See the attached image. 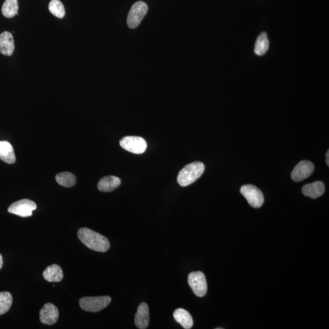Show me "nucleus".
<instances>
[{"instance_id": "obj_13", "label": "nucleus", "mask_w": 329, "mask_h": 329, "mask_svg": "<svg viewBox=\"0 0 329 329\" xmlns=\"http://www.w3.org/2000/svg\"><path fill=\"white\" fill-rule=\"evenodd\" d=\"M15 49L13 34L5 31L0 34V53L4 55H12Z\"/></svg>"}, {"instance_id": "obj_19", "label": "nucleus", "mask_w": 329, "mask_h": 329, "mask_svg": "<svg viewBox=\"0 0 329 329\" xmlns=\"http://www.w3.org/2000/svg\"><path fill=\"white\" fill-rule=\"evenodd\" d=\"M269 40L268 39L267 34L263 32L257 37L255 45V53L257 55L262 56L267 53L269 49Z\"/></svg>"}, {"instance_id": "obj_11", "label": "nucleus", "mask_w": 329, "mask_h": 329, "mask_svg": "<svg viewBox=\"0 0 329 329\" xmlns=\"http://www.w3.org/2000/svg\"><path fill=\"white\" fill-rule=\"evenodd\" d=\"M134 322L136 327L140 329H145L148 327L150 324V310L145 302H142L139 305Z\"/></svg>"}, {"instance_id": "obj_22", "label": "nucleus", "mask_w": 329, "mask_h": 329, "mask_svg": "<svg viewBox=\"0 0 329 329\" xmlns=\"http://www.w3.org/2000/svg\"><path fill=\"white\" fill-rule=\"evenodd\" d=\"M48 8H49L50 13L58 18L62 19L65 16V8L60 0L51 1Z\"/></svg>"}, {"instance_id": "obj_12", "label": "nucleus", "mask_w": 329, "mask_h": 329, "mask_svg": "<svg viewBox=\"0 0 329 329\" xmlns=\"http://www.w3.org/2000/svg\"><path fill=\"white\" fill-rule=\"evenodd\" d=\"M325 185L322 181H315L303 186L302 192L304 195L316 199L325 192Z\"/></svg>"}, {"instance_id": "obj_20", "label": "nucleus", "mask_w": 329, "mask_h": 329, "mask_svg": "<svg viewBox=\"0 0 329 329\" xmlns=\"http://www.w3.org/2000/svg\"><path fill=\"white\" fill-rule=\"evenodd\" d=\"M56 180L59 185L65 187H73L76 183V176L70 172H62L57 174Z\"/></svg>"}, {"instance_id": "obj_4", "label": "nucleus", "mask_w": 329, "mask_h": 329, "mask_svg": "<svg viewBox=\"0 0 329 329\" xmlns=\"http://www.w3.org/2000/svg\"><path fill=\"white\" fill-rule=\"evenodd\" d=\"M148 7L144 2L135 3L131 8L128 14L127 24L131 29H135L142 21L143 19L147 14Z\"/></svg>"}, {"instance_id": "obj_5", "label": "nucleus", "mask_w": 329, "mask_h": 329, "mask_svg": "<svg viewBox=\"0 0 329 329\" xmlns=\"http://www.w3.org/2000/svg\"><path fill=\"white\" fill-rule=\"evenodd\" d=\"M240 192L251 207L260 208L264 203V196L262 191L256 186L251 184L243 185Z\"/></svg>"}, {"instance_id": "obj_6", "label": "nucleus", "mask_w": 329, "mask_h": 329, "mask_svg": "<svg viewBox=\"0 0 329 329\" xmlns=\"http://www.w3.org/2000/svg\"><path fill=\"white\" fill-rule=\"evenodd\" d=\"M120 145L129 152L141 154L145 153L147 148V143L141 137L126 136L120 141Z\"/></svg>"}, {"instance_id": "obj_15", "label": "nucleus", "mask_w": 329, "mask_h": 329, "mask_svg": "<svg viewBox=\"0 0 329 329\" xmlns=\"http://www.w3.org/2000/svg\"><path fill=\"white\" fill-rule=\"evenodd\" d=\"M43 277L49 282H61L64 277V273L60 266L53 264L49 266L43 272Z\"/></svg>"}, {"instance_id": "obj_23", "label": "nucleus", "mask_w": 329, "mask_h": 329, "mask_svg": "<svg viewBox=\"0 0 329 329\" xmlns=\"http://www.w3.org/2000/svg\"><path fill=\"white\" fill-rule=\"evenodd\" d=\"M325 162L327 164L328 167H329V151H327L325 155Z\"/></svg>"}, {"instance_id": "obj_1", "label": "nucleus", "mask_w": 329, "mask_h": 329, "mask_svg": "<svg viewBox=\"0 0 329 329\" xmlns=\"http://www.w3.org/2000/svg\"><path fill=\"white\" fill-rule=\"evenodd\" d=\"M78 237L83 244L91 250L105 253L110 248L108 240L101 234L87 228L79 229Z\"/></svg>"}, {"instance_id": "obj_8", "label": "nucleus", "mask_w": 329, "mask_h": 329, "mask_svg": "<svg viewBox=\"0 0 329 329\" xmlns=\"http://www.w3.org/2000/svg\"><path fill=\"white\" fill-rule=\"evenodd\" d=\"M37 208L35 202L30 199H24L13 203L8 208V211L21 217L32 216L33 211Z\"/></svg>"}, {"instance_id": "obj_21", "label": "nucleus", "mask_w": 329, "mask_h": 329, "mask_svg": "<svg viewBox=\"0 0 329 329\" xmlns=\"http://www.w3.org/2000/svg\"><path fill=\"white\" fill-rule=\"evenodd\" d=\"M12 294L8 291L0 292V315L7 313L12 306Z\"/></svg>"}, {"instance_id": "obj_3", "label": "nucleus", "mask_w": 329, "mask_h": 329, "mask_svg": "<svg viewBox=\"0 0 329 329\" xmlns=\"http://www.w3.org/2000/svg\"><path fill=\"white\" fill-rule=\"evenodd\" d=\"M111 300V297L108 296L84 297L79 300V305L85 311L98 312L107 307Z\"/></svg>"}, {"instance_id": "obj_9", "label": "nucleus", "mask_w": 329, "mask_h": 329, "mask_svg": "<svg viewBox=\"0 0 329 329\" xmlns=\"http://www.w3.org/2000/svg\"><path fill=\"white\" fill-rule=\"evenodd\" d=\"M314 170L312 162L308 161H300L294 167L291 177L294 182H300L308 178L313 173Z\"/></svg>"}, {"instance_id": "obj_10", "label": "nucleus", "mask_w": 329, "mask_h": 329, "mask_svg": "<svg viewBox=\"0 0 329 329\" xmlns=\"http://www.w3.org/2000/svg\"><path fill=\"white\" fill-rule=\"evenodd\" d=\"M59 316L58 308L51 303H47L40 311V320L43 324L53 325L58 321Z\"/></svg>"}, {"instance_id": "obj_24", "label": "nucleus", "mask_w": 329, "mask_h": 329, "mask_svg": "<svg viewBox=\"0 0 329 329\" xmlns=\"http://www.w3.org/2000/svg\"><path fill=\"white\" fill-rule=\"evenodd\" d=\"M3 265H4V260H3L2 254H0V270L2 268Z\"/></svg>"}, {"instance_id": "obj_16", "label": "nucleus", "mask_w": 329, "mask_h": 329, "mask_svg": "<svg viewBox=\"0 0 329 329\" xmlns=\"http://www.w3.org/2000/svg\"><path fill=\"white\" fill-rule=\"evenodd\" d=\"M0 159L7 164H13L16 161L13 146L7 141L0 142Z\"/></svg>"}, {"instance_id": "obj_17", "label": "nucleus", "mask_w": 329, "mask_h": 329, "mask_svg": "<svg viewBox=\"0 0 329 329\" xmlns=\"http://www.w3.org/2000/svg\"><path fill=\"white\" fill-rule=\"evenodd\" d=\"M173 316L177 322L179 323L185 329L193 327V320L189 312L184 308H177L174 311Z\"/></svg>"}, {"instance_id": "obj_18", "label": "nucleus", "mask_w": 329, "mask_h": 329, "mask_svg": "<svg viewBox=\"0 0 329 329\" xmlns=\"http://www.w3.org/2000/svg\"><path fill=\"white\" fill-rule=\"evenodd\" d=\"M19 4L17 0H6L2 8V12L7 18H13L19 15Z\"/></svg>"}, {"instance_id": "obj_7", "label": "nucleus", "mask_w": 329, "mask_h": 329, "mask_svg": "<svg viewBox=\"0 0 329 329\" xmlns=\"http://www.w3.org/2000/svg\"><path fill=\"white\" fill-rule=\"evenodd\" d=\"M188 285L197 296L201 297L207 293V285L204 274L201 271H194L188 277Z\"/></svg>"}, {"instance_id": "obj_2", "label": "nucleus", "mask_w": 329, "mask_h": 329, "mask_svg": "<svg viewBox=\"0 0 329 329\" xmlns=\"http://www.w3.org/2000/svg\"><path fill=\"white\" fill-rule=\"evenodd\" d=\"M205 171V165L201 162L188 164L179 171L177 181L182 187H187L197 181Z\"/></svg>"}, {"instance_id": "obj_14", "label": "nucleus", "mask_w": 329, "mask_h": 329, "mask_svg": "<svg viewBox=\"0 0 329 329\" xmlns=\"http://www.w3.org/2000/svg\"><path fill=\"white\" fill-rule=\"evenodd\" d=\"M121 179L114 176L102 177L98 184V189L102 192H111L121 185Z\"/></svg>"}]
</instances>
